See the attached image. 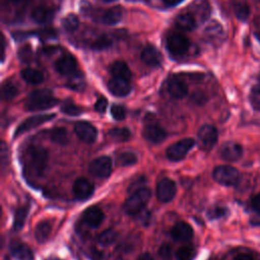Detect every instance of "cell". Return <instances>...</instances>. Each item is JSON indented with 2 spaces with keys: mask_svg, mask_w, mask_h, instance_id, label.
<instances>
[{
  "mask_svg": "<svg viewBox=\"0 0 260 260\" xmlns=\"http://www.w3.org/2000/svg\"><path fill=\"white\" fill-rule=\"evenodd\" d=\"M48 151L38 145L30 146L25 153V166L35 176H42L48 165Z\"/></svg>",
  "mask_w": 260,
  "mask_h": 260,
  "instance_id": "6da1fadb",
  "label": "cell"
},
{
  "mask_svg": "<svg viewBox=\"0 0 260 260\" xmlns=\"http://www.w3.org/2000/svg\"><path fill=\"white\" fill-rule=\"evenodd\" d=\"M58 100L54 98L53 93L49 89H38L32 91L24 105L27 111L46 110L57 105Z\"/></svg>",
  "mask_w": 260,
  "mask_h": 260,
  "instance_id": "7a4b0ae2",
  "label": "cell"
},
{
  "mask_svg": "<svg viewBox=\"0 0 260 260\" xmlns=\"http://www.w3.org/2000/svg\"><path fill=\"white\" fill-rule=\"evenodd\" d=\"M150 196H151V192L146 187H142L136 190L125 201L123 205L124 211L129 215L138 214L147 204V202L150 199Z\"/></svg>",
  "mask_w": 260,
  "mask_h": 260,
  "instance_id": "3957f363",
  "label": "cell"
},
{
  "mask_svg": "<svg viewBox=\"0 0 260 260\" xmlns=\"http://www.w3.org/2000/svg\"><path fill=\"white\" fill-rule=\"evenodd\" d=\"M213 179L220 185L234 186L240 178L239 171L231 166H219L213 170Z\"/></svg>",
  "mask_w": 260,
  "mask_h": 260,
  "instance_id": "277c9868",
  "label": "cell"
},
{
  "mask_svg": "<svg viewBox=\"0 0 260 260\" xmlns=\"http://www.w3.org/2000/svg\"><path fill=\"white\" fill-rule=\"evenodd\" d=\"M195 141L192 138H183L172 144L167 149V156L170 160L178 161L185 157L189 150L194 146Z\"/></svg>",
  "mask_w": 260,
  "mask_h": 260,
  "instance_id": "5b68a950",
  "label": "cell"
},
{
  "mask_svg": "<svg viewBox=\"0 0 260 260\" xmlns=\"http://www.w3.org/2000/svg\"><path fill=\"white\" fill-rule=\"evenodd\" d=\"M112 159L109 156H100L91 160L88 166L89 173L100 179L108 178L112 172Z\"/></svg>",
  "mask_w": 260,
  "mask_h": 260,
  "instance_id": "8992f818",
  "label": "cell"
},
{
  "mask_svg": "<svg viewBox=\"0 0 260 260\" xmlns=\"http://www.w3.org/2000/svg\"><path fill=\"white\" fill-rule=\"evenodd\" d=\"M167 48L174 55H184L190 48V42L181 34H173L167 39Z\"/></svg>",
  "mask_w": 260,
  "mask_h": 260,
  "instance_id": "52a82bcc",
  "label": "cell"
},
{
  "mask_svg": "<svg viewBox=\"0 0 260 260\" xmlns=\"http://www.w3.org/2000/svg\"><path fill=\"white\" fill-rule=\"evenodd\" d=\"M54 117H55V114H45V115H37V116L28 117L18 125V127L14 132V137H18L22 133L52 120Z\"/></svg>",
  "mask_w": 260,
  "mask_h": 260,
  "instance_id": "ba28073f",
  "label": "cell"
},
{
  "mask_svg": "<svg viewBox=\"0 0 260 260\" xmlns=\"http://www.w3.org/2000/svg\"><path fill=\"white\" fill-rule=\"evenodd\" d=\"M217 130L211 125H203L198 131V139L201 148L205 150L211 149L217 141Z\"/></svg>",
  "mask_w": 260,
  "mask_h": 260,
  "instance_id": "9c48e42d",
  "label": "cell"
},
{
  "mask_svg": "<svg viewBox=\"0 0 260 260\" xmlns=\"http://www.w3.org/2000/svg\"><path fill=\"white\" fill-rule=\"evenodd\" d=\"M176 190L175 182L169 178H164L156 186V197L162 203L170 202L175 197Z\"/></svg>",
  "mask_w": 260,
  "mask_h": 260,
  "instance_id": "30bf717a",
  "label": "cell"
},
{
  "mask_svg": "<svg viewBox=\"0 0 260 260\" xmlns=\"http://www.w3.org/2000/svg\"><path fill=\"white\" fill-rule=\"evenodd\" d=\"M74 131L77 137L85 143H92L96 139L98 131L94 128V126H92L88 122L79 121L75 123Z\"/></svg>",
  "mask_w": 260,
  "mask_h": 260,
  "instance_id": "8fae6325",
  "label": "cell"
},
{
  "mask_svg": "<svg viewBox=\"0 0 260 260\" xmlns=\"http://www.w3.org/2000/svg\"><path fill=\"white\" fill-rule=\"evenodd\" d=\"M73 194L78 200H86L93 193V185L85 178H78L73 183Z\"/></svg>",
  "mask_w": 260,
  "mask_h": 260,
  "instance_id": "7c38bea8",
  "label": "cell"
},
{
  "mask_svg": "<svg viewBox=\"0 0 260 260\" xmlns=\"http://www.w3.org/2000/svg\"><path fill=\"white\" fill-rule=\"evenodd\" d=\"M219 154L221 158L226 161H236L241 158L243 154V148L239 143L228 141L221 145Z\"/></svg>",
  "mask_w": 260,
  "mask_h": 260,
  "instance_id": "4fadbf2b",
  "label": "cell"
},
{
  "mask_svg": "<svg viewBox=\"0 0 260 260\" xmlns=\"http://www.w3.org/2000/svg\"><path fill=\"white\" fill-rule=\"evenodd\" d=\"M55 68L62 75H72L76 71L77 62L73 56L64 55L56 61Z\"/></svg>",
  "mask_w": 260,
  "mask_h": 260,
  "instance_id": "5bb4252c",
  "label": "cell"
},
{
  "mask_svg": "<svg viewBox=\"0 0 260 260\" xmlns=\"http://www.w3.org/2000/svg\"><path fill=\"white\" fill-rule=\"evenodd\" d=\"M108 89L116 96H125L131 91V85L127 79L113 77L108 82Z\"/></svg>",
  "mask_w": 260,
  "mask_h": 260,
  "instance_id": "9a60e30c",
  "label": "cell"
},
{
  "mask_svg": "<svg viewBox=\"0 0 260 260\" xmlns=\"http://www.w3.org/2000/svg\"><path fill=\"white\" fill-rule=\"evenodd\" d=\"M83 221L90 228H98L105 218V214L98 206H90L84 210L82 214Z\"/></svg>",
  "mask_w": 260,
  "mask_h": 260,
  "instance_id": "2e32d148",
  "label": "cell"
},
{
  "mask_svg": "<svg viewBox=\"0 0 260 260\" xmlns=\"http://www.w3.org/2000/svg\"><path fill=\"white\" fill-rule=\"evenodd\" d=\"M171 236L176 241L186 242L193 237V230L189 223L185 221H179L172 228Z\"/></svg>",
  "mask_w": 260,
  "mask_h": 260,
  "instance_id": "e0dca14e",
  "label": "cell"
},
{
  "mask_svg": "<svg viewBox=\"0 0 260 260\" xmlns=\"http://www.w3.org/2000/svg\"><path fill=\"white\" fill-rule=\"evenodd\" d=\"M167 89L170 95L174 99H182L188 93V87L185 82L175 76L169 79Z\"/></svg>",
  "mask_w": 260,
  "mask_h": 260,
  "instance_id": "ac0fdd59",
  "label": "cell"
},
{
  "mask_svg": "<svg viewBox=\"0 0 260 260\" xmlns=\"http://www.w3.org/2000/svg\"><path fill=\"white\" fill-rule=\"evenodd\" d=\"M143 137L151 143H159L167 137V132L158 125H147L144 127L142 132Z\"/></svg>",
  "mask_w": 260,
  "mask_h": 260,
  "instance_id": "d6986e66",
  "label": "cell"
},
{
  "mask_svg": "<svg viewBox=\"0 0 260 260\" xmlns=\"http://www.w3.org/2000/svg\"><path fill=\"white\" fill-rule=\"evenodd\" d=\"M191 13L199 21H204L210 14V6L206 0H195L191 6Z\"/></svg>",
  "mask_w": 260,
  "mask_h": 260,
  "instance_id": "ffe728a7",
  "label": "cell"
},
{
  "mask_svg": "<svg viewBox=\"0 0 260 260\" xmlns=\"http://www.w3.org/2000/svg\"><path fill=\"white\" fill-rule=\"evenodd\" d=\"M141 60L146 65L157 66L161 61V55L155 47L148 45L141 52Z\"/></svg>",
  "mask_w": 260,
  "mask_h": 260,
  "instance_id": "44dd1931",
  "label": "cell"
},
{
  "mask_svg": "<svg viewBox=\"0 0 260 260\" xmlns=\"http://www.w3.org/2000/svg\"><path fill=\"white\" fill-rule=\"evenodd\" d=\"M10 254L16 260H32L34 258L30 248L21 243H13L10 246Z\"/></svg>",
  "mask_w": 260,
  "mask_h": 260,
  "instance_id": "7402d4cb",
  "label": "cell"
},
{
  "mask_svg": "<svg viewBox=\"0 0 260 260\" xmlns=\"http://www.w3.org/2000/svg\"><path fill=\"white\" fill-rule=\"evenodd\" d=\"M176 24L184 30H192L196 26V19L191 12L180 13L176 17Z\"/></svg>",
  "mask_w": 260,
  "mask_h": 260,
  "instance_id": "603a6c76",
  "label": "cell"
},
{
  "mask_svg": "<svg viewBox=\"0 0 260 260\" xmlns=\"http://www.w3.org/2000/svg\"><path fill=\"white\" fill-rule=\"evenodd\" d=\"M51 232L52 223L49 220H42L35 229V237L39 243H44L48 240Z\"/></svg>",
  "mask_w": 260,
  "mask_h": 260,
  "instance_id": "cb8c5ba5",
  "label": "cell"
},
{
  "mask_svg": "<svg viewBox=\"0 0 260 260\" xmlns=\"http://www.w3.org/2000/svg\"><path fill=\"white\" fill-rule=\"evenodd\" d=\"M223 35V29L217 21H211L205 28V36L215 42H221Z\"/></svg>",
  "mask_w": 260,
  "mask_h": 260,
  "instance_id": "d4e9b609",
  "label": "cell"
},
{
  "mask_svg": "<svg viewBox=\"0 0 260 260\" xmlns=\"http://www.w3.org/2000/svg\"><path fill=\"white\" fill-rule=\"evenodd\" d=\"M123 11L120 6H115L107 10L103 15V22L108 25H113L118 23L122 19Z\"/></svg>",
  "mask_w": 260,
  "mask_h": 260,
  "instance_id": "484cf974",
  "label": "cell"
},
{
  "mask_svg": "<svg viewBox=\"0 0 260 260\" xmlns=\"http://www.w3.org/2000/svg\"><path fill=\"white\" fill-rule=\"evenodd\" d=\"M111 73L114 77L124 78L129 80L131 78V71L123 61H116L111 66Z\"/></svg>",
  "mask_w": 260,
  "mask_h": 260,
  "instance_id": "4316f807",
  "label": "cell"
},
{
  "mask_svg": "<svg viewBox=\"0 0 260 260\" xmlns=\"http://www.w3.org/2000/svg\"><path fill=\"white\" fill-rule=\"evenodd\" d=\"M21 77L30 84H39L44 80V75L41 71L32 69V68H26L21 71Z\"/></svg>",
  "mask_w": 260,
  "mask_h": 260,
  "instance_id": "83f0119b",
  "label": "cell"
},
{
  "mask_svg": "<svg viewBox=\"0 0 260 260\" xmlns=\"http://www.w3.org/2000/svg\"><path fill=\"white\" fill-rule=\"evenodd\" d=\"M28 210H29L28 205L21 206L18 209H16L15 214H14V220H13V230L14 231L18 232L23 228Z\"/></svg>",
  "mask_w": 260,
  "mask_h": 260,
  "instance_id": "f1b7e54d",
  "label": "cell"
},
{
  "mask_svg": "<svg viewBox=\"0 0 260 260\" xmlns=\"http://www.w3.org/2000/svg\"><path fill=\"white\" fill-rule=\"evenodd\" d=\"M50 138L53 142L60 145H65L69 142V134L67 130L61 127L52 129L50 131Z\"/></svg>",
  "mask_w": 260,
  "mask_h": 260,
  "instance_id": "f546056e",
  "label": "cell"
},
{
  "mask_svg": "<svg viewBox=\"0 0 260 260\" xmlns=\"http://www.w3.org/2000/svg\"><path fill=\"white\" fill-rule=\"evenodd\" d=\"M31 17L36 22L44 23L49 21L52 18V12L50 9L44 6H38L32 10Z\"/></svg>",
  "mask_w": 260,
  "mask_h": 260,
  "instance_id": "4dcf8cb0",
  "label": "cell"
},
{
  "mask_svg": "<svg viewBox=\"0 0 260 260\" xmlns=\"http://www.w3.org/2000/svg\"><path fill=\"white\" fill-rule=\"evenodd\" d=\"M108 135L113 141L124 142L130 138L131 133L126 128H114L108 132Z\"/></svg>",
  "mask_w": 260,
  "mask_h": 260,
  "instance_id": "1f68e13d",
  "label": "cell"
},
{
  "mask_svg": "<svg viewBox=\"0 0 260 260\" xmlns=\"http://www.w3.org/2000/svg\"><path fill=\"white\" fill-rule=\"evenodd\" d=\"M118 238V233L113 229H108L100 234L98 241L103 246H108L113 244Z\"/></svg>",
  "mask_w": 260,
  "mask_h": 260,
  "instance_id": "d6a6232c",
  "label": "cell"
},
{
  "mask_svg": "<svg viewBox=\"0 0 260 260\" xmlns=\"http://www.w3.org/2000/svg\"><path fill=\"white\" fill-rule=\"evenodd\" d=\"M18 94V88L17 86L11 82V81H6L2 85V98L6 101H10L14 99Z\"/></svg>",
  "mask_w": 260,
  "mask_h": 260,
  "instance_id": "836d02e7",
  "label": "cell"
},
{
  "mask_svg": "<svg viewBox=\"0 0 260 260\" xmlns=\"http://www.w3.org/2000/svg\"><path fill=\"white\" fill-rule=\"evenodd\" d=\"M136 161H137V156L134 152H131V151L122 152L117 157V164L121 167L132 166L136 164Z\"/></svg>",
  "mask_w": 260,
  "mask_h": 260,
  "instance_id": "e575fe53",
  "label": "cell"
},
{
  "mask_svg": "<svg viewBox=\"0 0 260 260\" xmlns=\"http://www.w3.org/2000/svg\"><path fill=\"white\" fill-rule=\"evenodd\" d=\"M195 256V250L192 246H183L176 251L178 260H192Z\"/></svg>",
  "mask_w": 260,
  "mask_h": 260,
  "instance_id": "d590c367",
  "label": "cell"
},
{
  "mask_svg": "<svg viewBox=\"0 0 260 260\" xmlns=\"http://www.w3.org/2000/svg\"><path fill=\"white\" fill-rule=\"evenodd\" d=\"M61 112L66 115H69V116H77L82 113V109L80 107L76 106L73 102L66 101L61 106Z\"/></svg>",
  "mask_w": 260,
  "mask_h": 260,
  "instance_id": "8d00e7d4",
  "label": "cell"
},
{
  "mask_svg": "<svg viewBox=\"0 0 260 260\" xmlns=\"http://www.w3.org/2000/svg\"><path fill=\"white\" fill-rule=\"evenodd\" d=\"M62 24H63V27L65 28V30H67L69 32H73L78 27L79 21H78V18L76 15L70 13L67 16H65V18L62 21Z\"/></svg>",
  "mask_w": 260,
  "mask_h": 260,
  "instance_id": "74e56055",
  "label": "cell"
},
{
  "mask_svg": "<svg viewBox=\"0 0 260 260\" xmlns=\"http://www.w3.org/2000/svg\"><path fill=\"white\" fill-rule=\"evenodd\" d=\"M111 45H112L111 38H109L106 35H102L93 41V43L91 44V48L93 50H105L108 47H110Z\"/></svg>",
  "mask_w": 260,
  "mask_h": 260,
  "instance_id": "f35d334b",
  "label": "cell"
},
{
  "mask_svg": "<svg viewBox=\"0 0 260 260\" xmlns=\"http://www.w3.org/2000/svg\"><path fill=\"white\" fill-rule=\"evenodd\" d=\"M234 11H235L236 16L240 20H246L249 17V14H250V8L245 3H237L234 6Z\"/></svg>",
  "mask_w": 260,
  "mask_h": 260,
  "instance_id": "ab89813d",
  "label": "cell"
},
{
  "mask_svg": "<svg viewBox=\"0 0 260 260\" xmlns=\"http://www.w3.org/2000/svg\"><path fill=\"white\" fill-rule=\"evenodd\" d=\"M250 103L255 110L260 111V85H256L252 88L250 92Z\"/></svg>",
  "mask_w": 260,
  "mask_h": 260,
  "instance_id": "60d3db41",
  "label": "cell"
},
{
  "mask_svg": "<svg viewBox=\"0 0 260 260\" xmlns=\"http://www.w3.org/2000/svg\"><path fill=\"white\" fill-rule=\"evenodd\" d=\"M111 115L115 120H118V121L124 120L126 117L125 108L121 105H113L111 108Z\"/></svg>",
  "mask_w": 260,
  "mask_h": 260,
  "instance_id": "b9f144b4",
  "label": "cell"
},
{
  "mask_svg": "<svg viewBox=\"0 0 260 260\" xmlns=\"http://www.w3.org/2000/svg\"><path fill=\"white\" fill-rule=\"evenodd\" d=\"M226 212V209L222 206H214L212 208H210L207 212V215L210 219H216L219 218L221 216H223Z\"/></svg>",
  "mask_w": 260,
  "mask_h": 260,
  "instance_id": "7bdbcfd3",
  "label": "cell"
},
{
  "mask_svg": "<svg viewBox=\"0 0 260 260\" xmlns=\"http://www.w3.org/2000/svg\"><path fill=\"white\" fill-rule=\"evenodd\" d=\"M31 56H32V53H31V50L28 46L21 48L18 52V57L22 62L29 61L31 59Z\"/></svg>",
  "mask_w": 260,
  "mask_h": 260,
  "instance_id": "ee69618b",
  "label": "cell"
},
{
  "mask_svg": "<svg viewBox=\"0 0 260 260\" xmlns=\"http://www.w3.org/2000/svg\"><path fill=\"white\" fill-rule=\"evenodd\" d=\"M158 255H159L160 258H162V259H169V258H171V256H172V248H171V246L168 245V244L162 245V246L159 248Z\"/></svg>",
  "mask_w": 260,
  "mask_h": 260,
  "instance_id": "f6af8a7d",
  "label": "cell"
},
{
  "mask_svg": "<svg viewBox=\"0 0 260 260\" xmlns=\"http://www.w3.org/2000/svg\"><path fill=\"white\" fill-rule=\"evenodd\" d=\"M107 106H108V101L105 99V98H100L96 103H95V106H94V109L96 112L99 113H104L107 109Z\"/></svg>",
  "mask_w": 260,
  "mask_h": 260,
  "instance_id": "bcb514c9",
  "label": "cell"
},
{
  "mask_svg": "<svg viewBox=\"0 0 260 260\" xmlns=\"http://www.w3.org/2000/svg\"><path fill=\"white\" fill-rule=\"evenodd\" d=\"M82 80H81V76L80 75H76L75 73L71 75V78H70V86L72 88H80L81 87V84H82Z\"/></svg>",
  "mask_w": 260,
  "mask_h": 260,
  "instance_id": "7dc6e473",
  "label": "cell"
},
{
  "mask_svg": "<svg viewBox=\"0 0 260 260\" xmlns=\"http://www.w3.org/2000/svg\"><path fill=\"white\" fill-rule=\"evenodd\" d=\"M8 158V151H7V147H6V144L4 142L1 143V165H2V168L4 169L5 166H6V160Z\"/></svg>",
  "mask_w": 260,
  "mask_h": 260,
  "instance_id": "c3c4849f",
  "label": "cell"
},
{
  "mask_svg": "<svg viewBox=\"0 0 260 260\" xmlns=\"http://www.w3.org/2000/svg\"><path fill=\"white\" fill-rule=\"evenodd\" d=\"M143 182H144V178H138V180H137V181L133 182V183L129 186V188H128L129 192L131 191V192L133 193V192H135L136 190H138V189L142 188V186H141V185L143 184Z\"/></svg>",
  "mask_w": 260,
  "mask_h": 260,
  "instance_id": "681fc988",
  "label": "cell"
},
{
  "mask_svg": "<svg viewBox=\"0 0 260 260\" xmlns=\"http://www.w3.org/2000/svg\"><path fill=\"white\" fill-rule=\"evenodd\" d=\"M252 207L254 208V210H256L257 212L260 213V194H258V195L253 197V199H252Z\"/></svg>",
  "mask_w": 260,
  "mask_h": 260,
  "instance_id": "f907efd6",
  "label": "cell"
},
{
  "mask_svg": "<svg viewBox=\"0 0 260 260\" xmlns=\"http://www.w3.org/2000/svg\"><path fill=\"white\" fill-rule=\"evenodd\" d=\"M90 259L91 260H102L103 259V254L99 250H93L90 254Z\"/></svg>",
  "mask_w": 260,
  "mask_h": 260,
  "instance_id": "816d5d0a",
  "label": "cell"
},
{
  "mask_svg": "<svg viewBox=\"0 0 260 260\" xmlns=\"http://www.w3.org/2000/svg\"><path fill=\"white\" fill-rule=\"evenodd\" d=\"M234 260H253V258L247 254H240L234 258Z\"/></svg>",
  "mask_w": 260,
  "mask_h": 260,
  "instance_id": "f5cc1de1",
  "label": "cell"
},
{
  "mask_svg": "<svg viewBox=\"0 0 260 260\" xmlns=\"http://www.w3.org/2000/svg\"><path fill=\"white\" fill-rule=\"evenodd\" d=\"M137 260H153V259L149 253H143L137 258Z\"/></svg>",
  "mask_w": 260,
  "mask_h": 260,
  "instance_id": "db71d44e",
  "label": "cell"
},
{
  "mask_svg": "<svg viewBox=\"0 0 260 260\" xmlns=\"http://www.w3.org/2000/svg\"><path fill=\"white\" fill-rule=\"evenodd\" d=\"M182 0H164V2L168 5H176L178 3H180Z\"/></svg>",
  "mask_w": 260,
  "mask_h": 260,
  "instance_id": "11a10c76",
  "label": "cell"
},
{
  "mask_svg": "<svg viewBox=\"0 0 260 260\" xmlns=\"http://www.w3.org/2000/svg\"><path fill=\"white\" fill-rule=\"evenodd\" d=\"M12 2H14V3H18L19 1H21V0H11Z\"/></svg>",
  "mask_w": 260,
  "mask_h": 260,
  "instance_id": "9f6ffc18",
  "label": "cell"
},
{
  "mask_svg": "<svg viewBox=\"0 0 260 260\" xmlns=\"http://www.w3.org/2000/svg\"><path fill=\"white\" fill-rule=\"evenodd\" d=\"M257 39L260 41V31L257 34Z\"/></svg>",
  "mask_w": 260,
  "mask_h": 260,
  "instance_id": "6f0895ef",
  "label": "cell"
},
{
  "mask_svg": "<svg viewBox=\"0 0 260 260\" xmlns=\"http://www.w3.org/2000/svg\"><path fill=\"white\" fill-rule=\"evenodd\" d=\"M47 260H58V259H54V258H51V259H47Z\"/></svg>",
  "mask_w": 260,
  "mask_h": 260,
  "instance_id": "680465c9",
  "label": "cell"
},
{
  "mask_svg": "<svg viewBox=\"0 0 260 260\" xmlns=\"http://www.w3.org/2000/svg\"><path fill=\"white\" fill-rule=\"evenodd\" d=\"M106 1H109V2H111V1H114V0H106Z\"/></svg>",
  "mask_w": 260,
  "mask_h": 260,
  "instance_id": "91938a15",
  "label": "cell"
}]
</instances>
